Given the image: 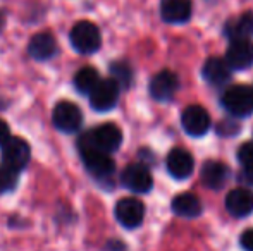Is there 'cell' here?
Returning <instances> with one entry per match:
<instances>
[{"label":"cell","instance_id":"28","mask_svg":"<svg viewBox=\"0 0 253 251\" xmlns=\"http://www.w3.org/2000/svg\"><path fill=\"white\" fill-rule=\"evenodd\" d=\"M247 174L250 176V179H252V181H253V171H247Z\"/></svg>","mask_w":253,"mask_h":251},{"label":"cell","instance_id":"5","mask_svg":"<svg viewBox=\"0 0 253 251\" xmlns=\"http://www.w3.org/2000/svg\"><path fill=\"white\" fill-rule=\"evenodd\" d=\"M52 122L62 133H76L80 131L83 124V114H81L80 107L73 102H59L52 112Z\"/></svg>","mask_w":253,"mask_h":251},{"label":"cell","instance_id":"19","mask_svg":"<svg viewBox=\"0 0 253 251\" xmlns=\"http://www.w3.org/2000/svg\"><path fill=\"white\" fill-rule=\"evenodd\" d=\"M172 212L183 218H195L202 214V201L191 193H181L172 200Z\"/></svg>","mask_w":253,"mask_h":251},{"label":"cell","instance_id":"21","mask_svg":"<svg viewBox=\"0 0 253 251\" xmlns=\"http://www.w3.org/2000/svg\"><path fill=\"white\" fill-rule=\"evenodd\" d=\"M227 35L231 40H238V38H253V12H245L236 21L227 24L226 28Z\"/></svg>","mask_w":253,"mask_h":251},{"label":"cell","instance_id":"2","mask_svg":"<svg viewBox=\"0 0 253 251\" xmlns=\"http://www.w3.org/2000/svg\"><path fill=\"white\" fill-rule=\"evenodd\" d=\"M71 45L76 52L83 55H91L102 47V35L97 24L91 21H80L71 30Z\"/></svg>","mask_w":253,"mask_h":251},{"label":"cell","instance_id":"20","mask_svg":"<svg viewBox=\"0 0 253 251\" xmlns=\"http://www.w3.org/2000/svg\"><path fill=\"white\" fill-rule=\"evenodd\" d=\"M100 81L102 79L98 76V71L90 66L83 67V69H80L74 74V88L81 95H91Z\"/></svg>","mask_w":253,"mask_h":251},{"label":"cell","instance_id":"4","mask_svg":"<svg viewBox=\"0 0 253 251\" xmlns=\"http://www.w3.org/2000/svg\"><path fill=\"white\" fill-rule=\"evenodd\" d=\"M31 158V148L28 141L23 138L10 136V140L2 146V162L3 167H9L12 171L19 172L30 164Z\"/></svg>","mask_w":253,"mask_h":251},{"label":"cell","instance_id":"15","mask_svg":"<svg viewBox=\"0 0 253 251\" xmlns=\"http://www.w3.org/2000/svg\"><path fill=\"white\" fill-rule=\"evenodd\" d=\"M226 208L233 217L243 218L253 212V191L248 188H236L226 196Z\"/></svg>","mask_w":253,"mask_h":251},{"label":"cell","instance_id":"26","mask_svg":"<svg viewBox=\"0 0 253 251\" xmlns=\"http://www.w3.org/2000/svg\"><path fill=\"white\" fill-rule=\"evenodd\" d=\"M9 140H10L9 126H7V122H3L2 119H0V146H3Z\"/></svg>","mask_w":253,"mask_h":251},{"label":"cell","instance_id":"10","mask_svg":"<svg viewBox=\"0 0 253 251\" xmlns=\"http://www.w3.org/2000/svg\"><path fill=\"white\" fill-rule=\"evenodd\" d=\"M121 182L124 188L133 193H148L153 186L152 174L143 164H129L121 174Z\"/></svg>","mask_w":253,"mask_h":251},{"label":"cell","instance_id":"6","mask_svg":"<svg viewBox=\"0 0 253 251\" xmlns=\"http://www.w3.org/2000/svg\"><path fill=\"white\" fill-rule=\"evenodd\" d=\"M86 140L93 144L95 148H98L103 153H112V151L119 150L121 143H123V133L116 124L112 122H107L102 124L95 129H91L90 133L84 134Z\"/></svg>","mask_w":253,"mask_h":251},{"label":"cell","instance_id":"23","mask_svg":"<svg viewBox=\"0 0 253 251\" xmlns=\"http://www.w3.org/2000/svg\"><path fill=\"white\" fill-rule=\"evenodd\" d=\"M17 184V172L9 167H0V194L14 189Z\"/></svg>","mask_w":253,"mask_h":251},{"label":"cell","instance_id":"14","mask_svg":"<svg viewBox=\"0 0 253 251\" xmlns=\"http://www.w3.org/2000/svg\"><path fill=\"white\" fill-rule=\"evenodd\" d=\"M200 176H202V182L207 186V188H210L213 191H219L227 184L231 171L226 164H222V162L209 160V162L203 164Z\"/></svg>","mask_w":253,"mask_h":251},{"label":"cell","instance_id":"12","mask_svg":"<svg viewBox=\"0 0 253 251\" xmlns=\"http://www.w3.org/2000/svg\"><path fill=\"white\" fill-rule=\"evenodd\" d=\"M150 95L157 102H167L179 90V77L172 71H160L150 81Z\"/></svg>","mask_w":253,"mask_h":251},{"label":"cell","instance_id":"11","mask_svg":"<svg viewBox=\"0 0 253 251\" xmlns=\"http://www.w3.org/2000/svg\"><path fill=\"white\" fill-rule=\"evenodd\" d=\"M210 115L200 105H190L181 114V126L190 136L200 138L210 129Z\"/></svg>","mask_w":253,"mask_h":251},{"label":"cell","instance_id":"13","mask_svg":"<svg viewBox=\"0 0 253 251\" xmlns=\"http://www.w3.org/2000/svg\"><path fill=\"white\" fill-rule=\"evenodd\" d=\"M167 171L174 179L181 181V179H188L195 171V160L191 157L190 151L184 148H174L167 155Z\"/></svg>","mask_w":253,"mask_h":251},{"label":"cell","instance_id":"9","mask_svg":"<svg viewBox=\"0 0 253 251\" xmlns=\"http://www.w3.org/2000/svg\"><path fill=\"white\" fill-rule=\"evenodd\" d=\"M226 62L231 69L245 71L253 66V40L252 38H238L227 47Z\"/></svg>","mask_w":253,"mask_h":251},{"label":"cell","instance_id":"8","mask_svg":"<svg viewBox=\"0 0 253 251\" xmlns=\"http://www.w3.org/2000/svg\"><path fill=\"white\" fill-rule=\"evenodd\" d=\"M116 218L123 227L136 229L145 218V205L138 198H123L116 205Z\"/></svg>","mask_w":253,"mask_h":251},{"label":"cell","instance_id":"27","mask_svg":"<svg viewBox=\"0 0 253 251\" xmlns=\"http://www.w3.org/2000/svg\"><path fill=\"white\" fill-rule=\"evenodd\" d=\"M3 23H5V17H3V14L0 12V30L3 28Z\"/></svg>","mask_w":253,"mask_h":251},{"label":"cell","instance_id":"24","mask_svg":"<svg viewBox=\"0 0 253 251\" xmlns=\"http://www.w3.org/2000/svg\"><path fill=\"white\" fill-rule=\"evenodd\" d=\"M238 158L243 164L245 171H253V143L241 144L240 151H238Z\"/></svg>","mask_w":253,"mask_h":251},{"label":"cell","instance_id":"1","mask_svg":"<svg viewBox=\"0 0 253 251\" xmlns=\"http://www.w3.org/2000/svg\"><path fill=\"white\" fill-rule=\"evenodd\" d=\"M78 146H80V153L84 162V167L88 169V172H90L93 178L109 179L110 176L114 174L116 164H114V160L110 158V155L103 153L98 148H95L93 144L86 140V136H81Z\"/></svg>","mask_w":253,"mask_h":251},{"label":"cell","instance_id":"18","mask_svg":"<svg viewBox=\"0 0 253 251\" xmlns=\"http://www.w3.org/2000/svg\"><path fill=\"white\" fill-rule=\"evenodd\" d=\"M28 52L37 61H48L57 54V41L50 33H38L30 40Z\"/></svg>","mask_w":253,"mask_h":251},{"label":"cell","instance_id":"25","mask_svg":"<svg viewBox=\"0 0 253 251\" xmlns=\"http://www.w3.org/2000/svg\"><path fill=\"white\" fill-rule=\"evenodd\" d=\"M240 245L245 251H253V229H247V231L241 234Z\"/></svg>","mask_w":253,"mask_h":251},{"label":"cell","instance_id":"17","mask_svg":"<svg viewBox=\"0 0 253 251\" xmlns=\"http://www.w3.org/2000/svg\"><path fill=\"white\" fill-rule=\"evenodd\" d=\"M202 74L207 83L212 84V86H224L231 79V67L226 62V59L210 57L203 64Z\"/></svg>","mask_w":253,"mask_h":251},{"label":"cell","instance_id":"3","mask_svg":"<svg viewBox=\"0 0 253 251\" xmlns=\"http://www.w3.org/2000/svg\"><path fill=\"white\" fill-rule=\"evenodd\" d=\"M222 105L234 117H248L253 114V88L234 84L222 95Z\"/></svg>","mask_w":253,"mask_h":251},{"label":"cell","instance_id":"7","mask_svg":"<svg viewBox=\"0 0 253 251\" xmlns=\"http://www.w3.org/2000/svg\"><path fill=\"white\" fill-rule=\"evenodd\" d=\"M119 93L121 86L114 77L102 79L98 86L93 90V93L90 95V105L97 112H109L119 102Z\"/></svg>","mask_w":253,"mask_h":251},{"label":"cell","instance_id":"22","mask_svg":"<svg viewBox=\"0 0 253 251\" xmlns=\"http://www.w3.org/2000/svg\"><path fill=\"white\" fill-rule=\"evenodd\" d=\"M110 72H112V77L119 83V86L127 88L131 84V79H133V71H131L129 64L126 62H114L110 66Z\"/></svg>","mask_w":253,"mask_h":251},{"label":"cell","instance_id":"16","mask_svg":"<svg viewBox=\"0 0 253 251\" xmlns=\"http://www.w3.org/2000/svg\"><path fill=\"white\" fill-rule=\"evenodd\" d=\"M191 0H162L160 2V14L166 23L183 24L191 17Z\"/></svg>","mask_w":253,"mask_h":251}]
</instances>
